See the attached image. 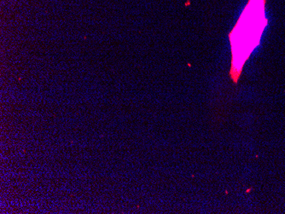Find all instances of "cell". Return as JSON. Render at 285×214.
I'll return each mask as SVG.
<instances>
[{"mask_svg":"<svg viewBox=\"0 0 285 214\" xmlns=\"http://www.w3.org/2000/svg\"><path fill=\"white\" fill-rule=\"evenodd\" d=\"M265 0H249L230 33L231 46L230 75L237 81L242 67L259 44L266 26Z\"/></svg>","mask_w":285,"mask_h":214,"instance_id":"cell-1","label":"cell"}]
</instances>
